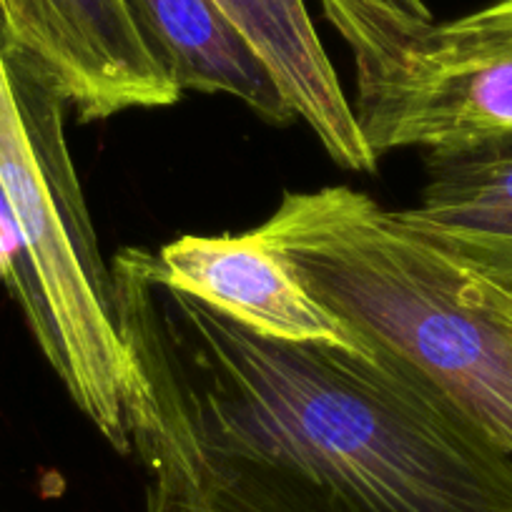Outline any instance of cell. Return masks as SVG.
<instances>
[{
  "mask_svg": "<svg viewBox=\"0 0 512 512\" xmlns=\"http://www.w3.org/2000/svg\"><path fill=\"white\" fill-rule=\"evenodd\" d=\"M108 272L149 512H512L510 452L392 349L262 337L144 246Z\"/></svg>",
  "mask_w": 512,
  "mask_h": 512,
  "instance_id": "obj_1",
  "label": "cell"
},
{
  "mask_svg": "<svg viewBox=\"0 0 512 512\" xmlns=\"http://www.w3.org/2000/svg\"><path fill=\"white\" fill-rule=\"evenodd\" d=\"M262 236L354 337L392 349L512 455V304L352 186L287 191Z\"/></svg>",
  "mask_w": 512,
  "mask_h": 512,
  "instance_id": "obj_2",
  "label": "cell"
},
{
  "mask_svg": "<svg viewBox=\"0 0 512 512\" xmlns=\"http://www.w3.org/2000/svg\"><path fill=\"white\" fill-rule=\"evenodd\" d=\"M66 103L31 71L0 68V201L21 241V299L71 400L113 450L128 455L123 359L111 272L98 251L63 131Z\"/></svg>",
  "mask_w": 512,
  "mask_h": 512,
  "instance_id": "obj_3",
  "label": "cell"
},
{
  "mask_svg": "<svg viewBox=\"0 0 512 512\" xmlns=\"http://www.w3.org/2000/svg\"><path fill=\"white\" fill-rule=\"evenodd\" d=\"M364 141L452 151L512 131V0L430 28L377 63L354 68Z\"/></svg>",
  "mask_w": 512,
  "mask_h": 512,
  "instance_id": "obj_4",
  "label": "cell"
},
{
  "mask_svg": "<svg viewBox=\"0 0 512 512\" xmlns=\"http://www.w3.org/2000/svg\"><path fill=\"white\" fill-rule=\"evenodd\" d=\"M0 48L83 123L184 96L126 0H0Z\"/></svg>",
  "mask_w": 512,
  "mask_h": 512,
  "instance_id": "obj_5",
  "label": "cell"
},
{
  "mask_svg": "<svg viewBox=\"0 0 512 512\" xmlns=\"http://www.w3.org/2000/svg\"><path fill=\"white\" fill-rule=\"evenodd\" d=\"M166 279L262 337L362 349L364 342L297 279L254 231L186 234L161 246Z\"/></svg>",
  "mask_w": 512,
  "mask_h": 512,
  "instance_id": "obj_6",
  "label": "cell"
},
{
  "mask_svg": "<svg viewBox=\"0 0 512 512\" xmlns=\"http://www.w3.org/2000/svg\"><path fill=\"white\" fill-rule=\"evenodd\" d=\"M425 156L420 201L397 219L512 304V131Z\"/></svg>",
  "mask_w": 512,
  "mask_h": 512,
  "instance_id": "obj_7",
  "label": "cell"
},
{
  "mask_svg": "<svg viewBox=\"0 0 512 512\" xmlns=\"http://www.w3.org/2000/svg\"><path fill=\"white\" fill-rule=\"evenodd\" d=\"M244 38L294 118H302L332 161L354 174H374L357 113L339 83L304 0H211Z\"/></svg>",
  "mask_w": 512,
  "mask_h": 512,
  "instance_id": "obj_8",
  "label": "cell"
},
{
  "mask_svg": "<svg viewBox=\"0 0 512 512\" xmlns=\"http://www.w3.org/2000/svg\"><path fill=\"white\" fill-rule=\"evenodd\" d=\"M141 33L181 91L239 98L264 121L289 123L284 103L262 61L211 0H126Z\"/></svg>",
  "mask_w": 512,
  "mask_h": 512,
  "instance_id": "obj_9",
  "label": "cell"
},
{
  "mask_svg": "<svg viewBox=\"0 0 512 512\" xmlns=\"http://www.w3.org/2000/svg\"><path fill=\"white\" fill-rule=\"evenodd\" d=\"M329 26L342 36L354 68L377 63L435 23L422 0H319Z\"/></svg>",
  "mask_w": 512,
  "mask_h": 512,
  "instance_id": "obj_10",
  "label": "cell"
}]
</instances>
